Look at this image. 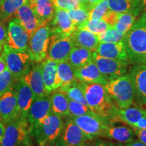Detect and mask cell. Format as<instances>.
Listing matches in <instances>:
<instances>
[{
    "label": "cell",
    "instance_id": "cell-1",
    "mask_svg": "<svg viewBox=\"0 0 146 146\" xmlns=\"http://www.w3.org/2000/svg\"><path fill=\"white\" fill-rule=\"evenodd\" d=\"M87 106L95 114L106 118L111 123L116 121L117 107L106 91L104 85L96 83H82Z\"/></svg>",
    "mask_w": 146,
    "mask_h": 146
},
{
    "label": "cell",
    "instance_id": "cell-2",
    "mask_svg": "<svg viewBox=\"0 0 146 146\" xmlns=\"http://www.w3.org/2000/svg\"><path fill=\"white\" fill-rule=\"evenodd\" d=\"M125 43L129 62L146 64V21L140 17L125 35Z\"/></svg>",
    "mask_w": 146,
    "mask_h": 146
},
{
    "label": "cell",
    "instance_id": "cell-3",
    "mask_svg": "<svg viewBox=\"0 0 146 146\" xmlns=\"http://www.w3.org/2000/svg\"><path fill=\"white\" fill-rule=\"evenodd\" d=\"M104 88L119 109L128 108L134 103V89L129 74L109 81Z\"/></svg>",
    "mask_w": 146,
    "mask_h": 146
},
{
    "label": "cell",
    "instance_id": "cell-4",
    "mask_svg": "<svg viewBox=\"0 0 146 146\" xmlns=\"http://www.w3.org/2000/svg\"><path fill=\"white\" fill-rule=\"evenodd\" d=\"M64 128L63 118L52 112L39 127L31 131V136L36 140L39 146H48L57 141Z\"/></svg>",
    "mask_w": 146,
    "mask_h": 146
},
{
    "label": "cell",
    "instance_id": "cell-5",
    "mask_svg": "<svg viewBox=\"0 0 146 146\" xmlns=\"http://www.w3.org/2000/svg\"><path fill=\"white\" fill-rule=\"evenodd\" d=\"M5 131L1 146H25L31 139L30 127L27 118L22 116L4 124Z\"/></svg>",
    "mask_w": 146,
    "mask_h": 146
},
{
    "label": "cell",
    "instance_id": "cell-6",
    "mask_svg": "<svg viewBox=\"0 0 146 146\" xmlns=\"http://www.w3.org/2000/svg\"><path fill=\"white\" fill-rule=\"evenodd\" d=\"M1 54L6 62L7 67L16 81L23 78L32 68L33 61L29 52L14 50L5 43Z\"/></svg>",
    "mask_w": 146,
    "mask_h": 146
},
{
    "label": "cell",
    "instance_id": "cell-7",
    "mask_svg": "<svg viewBox=\"0 0 146 146\" xmlns=\"http://www.w3.org/2000/svg\"><path fill=\"white\" fill-rule=\"evenodd\" d=\"M51 33L50 21H45L30 36L29 52L33 62H41L47 58Z\"/></svg>",
    "mask_w": 146,
    "mask_h": 146
},
{
    "label": "cell",
    "instance_id": "cell-8",
    "mask_svg": "<svg viewBox=\"0 0 146 146\" xmlns=\"http://www.w3.org/2000/svg\"><path fill=\"white\" fill-rule=\"evenodd\" d=\"M73 121L77 125L86 135L93 140L99 137H102L106 128L112 125L107 118L99 115L87 114L81 116H70Z\"/></svg>",
    "mask_w": 146,
    "mask_h": 146
},
{
    "label": "cell",
    "instance_id": "cell-9",
    "mask_svg": "<svg viewBox=\"0 0 146 146\" xmlns=\"http://www.w3.org/2000/svg\"><path fill=\"white\" fill-rule=\"evenodd\" d=\"M93 60L99 70L108 81H111L124 76L127 74L129 62L110 59L100 55L94 51Z\"/></svg>",
    "mask_w": 146,
    "mask_h": 146
},
{
    "label": "cell",
    "instance_id": "cell-10",
    "mask_svg": "<svg viewBox=\"0 0 146 146\" xmlns=\"http://www.w3.org/2000/svg\"><path fill=\"white\" fill-rule=\"evenodd\" d=\"M52 113V103L50 95L35 97L27 115L30 133L31 131L39 127L45 118Z\"/></svg>",
    "mask_w": 146,
    "mask_h": 146
},
{
    "label": "cell",
    "instance_id": "cell-11",
    "mask_svg": "<svg viewBox=\"0 0 146 146\" xmlns=\"http://www.w3.org/2000/svg\"><path fill=\"white\" fill-rule=\"evenodd\" d=\"M73 47L74 44L70 36L51 33L47 58L57 62L68 61Z\"/></svg>",
    "mask_w": 146,
    "mask_h": 146
},
{
    "label": "cell",
    "instance_id": "cell-12",
    "mask_svg": "<svg viewBox=\"0 0 146 146\" xmlns=\"http://www.w3.org/2000/svg\"><path fill=\"white\" fill-rule=\"evenodd\" d=\"M29 35L25 29L14 18L9 21L6 44L11 48L23 52H29Z\"/></svg>",
    "mask_w": 146,
    "mask_h": 146
},
{
    "label": "cell",
    "instance_id": "cell-13",
    "mask_svg": "<svg viewBox=\"0 0 146 146\" xmlns=\"http://www.w3.org/2000/svg\"><path fill=\"white\" fill-rule=\"evenodd\" d=\"M129 74L134 89L135 99L140 105H146V64H133Z\"/></svg>",
    "mask_w": 146,
    "mask_h": 146
},
{
    "label": "cell",
    "instance_id": "cell-14",
    "mask_svg": "<svg viewBox=\"0 0 146 146\" xmlns=\"http://www.w3.org/2000/svg\"><path fill=\"white\" fill-rule=\"evenodd\" d=\"M58 140L63 146H80L86 141H91L70 117L66 122L62 133Z\"/></svg>",
    "mask_w": 146,
    "mask_h": 146
},
{
    "label": "cell",
    "instance_id": "cell-15",
    "mask_svg": "<svg viewBox=\"0 0 146 146\" xmlns=\"http://www.w3.org/2000/svg\"><path fill=\"white\" fill-rule=\"evenodd\" d=\"M14 91L17 98L19 116L24 118H27L29 111L35 96L30 87L23 81V78L16 81L14 85Z\"/></svg>",
    "mask_w": 146,
    "mask_h": 146
},
{
    "label": "cell",
    "instance_id": "cell-16",
    "mask_svg": "<svg viewBox=\"0 0 146 146\" xmlns=\"http://www.w3.org/2000/svg\"><path fill=\"white\" fill-rule=\"evenodd\" d=\"M52 33L70 36L76 29V27L69 16L68 12L62 9L56 8L54 17L50 21Z\"/></svg>",
    "mask_w": 146,
    "mask_h": 146
},
{
    "label": "cell",
    "instance_id": "cell-17",
    "mask_svg": "<svg viewBox=\"0 0 146 146\" xmlns=\"http://www.w3.org/2000/svg\"><path fill=\"white\" fill-rule=\"evenodd\" d=\"M40 63L45 89L48 94H51L62 86V81L58 74V62L46 58Z\"/></svg>",
    "mask_w": 146,
    "mask_h": 146
},
{
    "label": "cell",
    "instance_id": "cell-18",
    "mask_svg": "<svg viewBox=\"0 0 146 146\" xmlns=\"http://www.w3.org/2000/svg\"><path fill=\"white\" fill-rule=\"evenodd\" d=\"M13 16L25 29L29 37L43 23L35 15L28 2L18 8Z\"/></svg>",
    "mask_w": 146,
    "mask_h": 146
},
{
    "label": "cell",
    "instance_id": "cell-19",
    "mask_svg": "<svg viewBox=\"0 0 146 146\" xmlns=\"http://www.w3.org/2000/svg\"><path fill=\"white\" fill-rule=\"evenodd\" d=\"M17 98L13 89L0 97V119L3 124L18 117Z\"/></svg>",
    "mask_w": 146,
    "mask_h": 146
},
{
    "label": "cell",
    "instance_id": "cell-20",
    "mask_svg": "<svg viewBox=\"0 0 146 146\" xmlns=\"http://www.w3.org/2000/svg\"><path fill=\"white\" fill-rule=\"evenodd\" d=\"M74 74L76 79L82 83H96L104 86L108 83L94 60L83 67L74 69Z\"/></svg>",
    "mask_w": 146,
    "mask_h": 146
},
{
    "label": "cell",
    "instance_id": "cell-21",
    "mask_svg": "<svg viewBox=\"0 0 146 146\" xmlns=\"http://www.w3.org/2000/svg\"><path fill=\"white\" fill-rule=\"evenodd\" d=\"M94 51L103 57L129 62L123 41L116 43H99Z\"/></svg>",
    "mask_w": 146,
    "mask_h": 146
},
{
    "label": "cell",
    "instance_id": "cell-22",
    "mask_svg": "<svg viewBox=\"0 0 146 146\" xmlns=\"http://www.w3.org/2000/svg\"><path fill=\"white\" fill-rule=\"evenodd\" d=\"M23 81L30 87L35 97H42L50 95L45 89L41 72V63L33 64L31 70L24 76Z\"/></svg>",
    "mask_w": 146,
    "mask_h": 146
},
{
    "label": "cell",
    "instance_id": "cell-23",
    "mask_svg": "<svg viewBox=\"0 0 146 146\" xmlns=\"http://www.w3.org/2000/svg\"><path fill=\"white\" fill-rule=\"evenodd\" d=\"M74 46L84 47L94 51L100 41L98 35L84 29H77L70 36Z\"/></svg>",
    "mask_w": 146,
    "mask_h": 146
},
{
    "label": "cell",
    "instance_id": "cell-24",
    "mask_svg": "<svg viewBox=\"0 0 146 146\" xmlns=\"http://www.w3.org/2000/svg\"><path fill=\"white\" fill-rule=\"evenodd\" d=\"M135 136V133L133 129L123 126L114 127L112 125H110L106 128L103 135V137L125 144L134 141Z\"/></svg>",
    "mask_w": 146,
    "mask_h": 146
},
{
    "label": "cell",
    "instance_id": "cell-25",
    "mask_svg": "<svg viewBox=\"0 0 146 146\" xmlns=\"http://www.w3.org/2000/svg\"><path fill=\"white\" fill-rule=\"evenodd\" d=\"M109 10L137 16L142 9V0H108Z\"/></svg>",
    "mask_w": 146,
    "mask_h": 146
},
{
    "label": "cell",
    "instance_id": "cell-26",
    "mask_svg": "<svg viewBox=\"0 0 146 146\" xmlns=\"http://www.w3.org/2000/svg\"><path fill=\"white\" fill-rule=\"evenodd\" d=\"M28 3L42 22L50 21L54 17L56 10L52 0H28Z\"/></svg>",
    "mask_w": 146,
    "mask_h": 146
},
{
    "label": "cell",
    "instance_id": "cell-27",
    "mask_svg": "<svg viewBox=\"0 0 146 146\" xmlns=\"http://www.w3.org/2000/svg\"><path fill=\"white\" fill-rule=\"evenodd\" d=\"M94 51L84 47L74 46L68 57V62L74 69L81 68L93 61Z\"/></svg>",
    "mask_w": 146,
    "mask_h": 146
},
{
    "label": "cell",
    "instance_id": "cell-28",
    "mask_svg": "<svg viewBox=\"0 0 146 146\" xmlns=\"http://www.w3.org/2000/svg\"><path fill=\"white\" fill-rule=\"evenodd\" d=\"M145 117V112L141 108H128L126 109L118 108L116 113V121L123 122L132 128L141 118Z\"/></svg>",
    "mask_w": 146,
    "mask_h": 146
},
{
    "label": "cell",
    "instance_id": "cell-29",
    "mask_svg": "<svg viewBox=\"0 0 146 146\" xmlns=\"http://www.w3.org/2000/svg\"><path fill=\"white\" fill-rule=\"evenodd\" d=\"M52 112L62 118L70 117L68 99L64 93L57 89L50 96Z\"/></svg>",
    "mask_w": 146,
    "mask_h": 146
},
{
    "label": "cell",
    "instance_id": "cell-30",
    "mask_svg": "<svg viewBox=\"0 0 146 146\" xmlns=\"http://www.w3.org/2000/svg\"><path fill=\"white\" fill-rule=\"evenodd\" d=\"M57 70L58 74L62 81V86L58 89L60 91L64 90L77 80L74 74V68L68 61L58 62Z\"/></svg>",
    "mask_w": 146,
    "mask_h": 146
},
{
    "label": "cell",
    "instance_id": "cell-31",
    "mask_svg": "<svg viewBox=\"0 0 146 146\" xmlns=\"http://www.w3.org/2000/svg\"><path fill=\"white\" fill-rule=\"evenodd\" d=\"M28 2V0H4L0 5V19L9 21L18 8Z\"/></svg>",
    "mask_w": 146,
    "mask_h": 146
},
{
    "label": "cell",
    "instance_id": "cell-32",
    "mask_svg": "<svg viewBox=\"0 0 146 146\" xmlns=\"http://www.w3.org/2000/svg\"><path fill=\"white\" fill-rule=\"evenodd\" d=\"M61 91L64 93L68 100L78 102L88 106L86 100H85V95H84L82 84L78 80H76L70 85Z\"/></svg>",
    "mask_w": 146,
    "mask_h": 146
},
{
    "label": "cell",
    "instance_id": "cell-33",
    "mask_svg": "<svg viewBox=\"0 0 146 146\" xmlns=\"http://www.w3.org/2000/svg\"><path fill=\"white\" fill-rule=\"evenodd\" d=\"M135 18L136 16L132 14L118 12L117 21L114 28L116 29L120 32L126 34L135 22Z\"/></svg>",
    "mask_w": 146,
    "mask_h": 146
},
{
    "label": "cell",
    "instance_id": "cell-34",
    "mask_svg": "<svg viewBox=\"0 0 146 146\" xmlns=\"http://www.w3.org/2000/svg\"><path fill=\"white\" fill-rule=\"evenodd\" d=\"M125 35L114 27H110L98 36L100 43H116L123 41Z\"/></svg>",
    "mask_w": 146,
    "mask_h": 146
},
{
    "label": "cell",
    "instance_id": "cell-35",
    "mask_svg": "<svg viewBox=\"0 0 146 146\" xmlns=\"http://www.w3.org/2000/svg\"><path fill=\"white\" fill-rule=\"evenodd\" d=\"M16 79L7 68L0 73V97L14 89Z\"/></svg>",
    "mask_w": 146,
    "mask_h": 146
},
{
    "label": "cell",
    "instance_id": "cell-36",
    "mask_svg": "<svg viewBox=\"0 0 146 146\" xmlns=\"http://www.w3.org/2000/svg\"><path fill=\"white\" fill-rule=\"evenodd\" d=\"M110 27H112L110 26L108 24H107L103 20H100V21L88 20L85 23L78 27L77 29H84V30H87L96 35H99Z\"/></svg>",
    "mask_w": 146,
    "mask_h": 146
},
{
    "label": "cell",
    "instance_id": "cell-37",
    "mask_svg": "<svg viewBox=\"0 0 146 146\" xmlns=\"http://www.w3.org/2000/svg\"><path fill=\"white\" fill-rule=\"evenodd\" d=\"M68 12L71 20L74 25L76 27V28L81 25L82 24L85 23L87 21H88L89 18L90 10L86 8H84V7L73 9V10H68Z\"/></svg>",
    "mask_w": 146,
    "mask_h": 146
},
{
    "label": "cell",
    "instance_id": "cell-38",
    "mask_svg": "<svg viewBox=\"0 0 146 146\" xmlns=\"http://www.w3.org/2000/svg\"><path fill=\"white\" fill-rule=\"evenodd\" d=\"M68 109L69 112H70V117L95 114L87 106L70 100H68Z\"/></svg>",
    "mask_w": 146,
    "mask_h": 146
},
{
    "label": "cell",
    "instance_id": "cell-39",
    "mask_svg": "<svg viewBox=\"0 0 146 146\" xmlns=\"http://www.w3.org/2000/svg\"><path fill=\"white\" fill-rule=\"evenodd\" d=\"M108 10L109 5L108 0H103L91 10V12H89V20H92V21L102 20Z\"/></svg>",
    "mask_w": 146,
    "mask_h": 146
},
{
    "label": "cell",
    "instance_id": "cell-40",
    "mask_svg": "<svg viewBox=\"0 0 146 146\" xmlns=\"http://www.w3.org/2000/svg\"><path fill=\"white\" fill-rule=\"evenodd\" d=\"M55 8L67 11L83 7L78 0H52Z\"/></svg>",
    "mask_w": 146,
    "mask_h": 146
},
{
    "label": "cell",
    "instance_id": "cell-41",
    "mask_svg": "<svg viewBox=\"0 0 146 146\" xmlns=\"http://www.w3.org/2000/svg\"><path fill=\"white\" fill-rule=\"evenodd\" d=\"M7 34H8V28L5 25V22L0 19V46L4 44L6 41Z\"/></svg>",
    "mask_w": 146,
    "mask_h": 146
},
{
    "label": "cell",
    "instance_id": "cell-42",
    "mask_svg": "<svg viewBox=\"0 0 146 146\" xmlns=\"http://www.w3.org/2000/svg\"><path fill=\"white\" fill-rule=\"evenodd\" d=\"M132 129L135 133V135L137 137L139 141L146 145V129H135V128H132Z\"/></svg>",
    "mask_w": 146,
    "mask_h": 146
},
{
    "label": "cell",
    "instance_id": "cell-43",
    "mask_svg": "<svg viewBox=\"0 0 146 146\" xmlns=\"http://www.w3.org/2000/svg\"><path fill=\"white\" fill-rule=\"evenodd\" d=\"M94 146H116L112 141L106 140L98 139L94 142Z\"/></svg>",
    "mask_w": 146,
    "mask_h": 146
},
{
    "label": "cell",
    "instance_id": "cell-44",
    "mask_svg": "<svg viewBox=\"0 0 146 146\" xmlns=\"http://www.w3.org/2000/svg\"><path fill=\"white\" fill-rule=\"evenodd\" d=\"M132 128L146 129V117H143L141 119L139 120L137 123H135V125L133 126V127Z\"/></svg>",
    "mask_w": 146,
    "mask_h": 146
},
{
    "label": "cell",
    "instance_id": "cell-45",
    "mask_svg": "<svg viewBox=\"0 0 146 146\" xmlns=\"http://www.w3.org/2000/svg\"><path fill=\"white\" fill-rule=\"evenodd\" d=\"M125 145L126 146H146L145 144H144L141 142L139 140H134L132 142H130V143H125Z\"/></svg>",
    "mask_w": 146,
    "mask_h": 146
},
{
    "label": "cell",
    "instance_id": "cell-46",
    "mask_svg": "<svg viewBox=\"0 0 146 146\" xmlns=\"http://www.w3.org/2000/svg\"><path fill=\"white\" fill-rule=\"evenodd\" d=\"M142 14L141 17L146 21V0H142V9H141Z\"/></svg>",
    "mask_w": 146,
    "mask_h": 146
},
{
    "label": "cell",
    "instance_id": "cell-47",
    "mask_svg": "<svg viewBox=\"0 0 146 146\" xmlns=\"http://www.w3.org/2000/svg\"><path fill=\"white\" fill-rule=\"evenodd\" d=\"M102 1H103V0H89V5H90L91 10H92V9L94 8L95 6H96V5H98V3H100ZM90 12H91V11H90Z\"/></svg>",
    "mask_w": 146,
    "mask_h": 146
},
{
    "label": "cell",
    "instance_id": "cell-48",
    "mask_svg": "<svg viewBox=\"0 0 146 146\" xmlns=\"http://www.w3.org/2000/svg\"><path fill=\"white\" fill-rule=\"evenodd\" d=\"M4 131H5V127H4V124L3 123V122L1 121V120L0 119V142H1V139H2L3 134H4Z\"/></svg>",
    "mask_w": 146,
    "mask_h": 146
},
{
    "label": "cell",
    "instance_id": "cell-49",
    "mask_svg": "<svg viewBox=\"0 0 146 146\" xmlns=\"http://www.w3.org/2000/svg\"><path fill=\"white\" fill-rule=\"evenodd\" d=\"M78 1L81 3L82 6L84 7V8H86L87 9H89V10L91 11L89 0H78Z\"/></svg>",
    "mask_w": 146,
    "mask_h": 146
},
{
    "label": "cell",
    "instance_id": "cell-50",
    "mask_svg": "<svg viewBox=\"0 0 146 146\" xmlns=\"http://www.w3.org/2000/svg\"><path fill=\"white\" fill-rule=\"evenodd\" d=\"M48 146H63V145H62V143H60V142L58 141V140H57V141H55L54 143L50 144V145H48Z\"/></svg>",
    "mask_w": 146,
    "mask_h": 146
},
{
    "label": "cell",
    "instance_id": "cell-51",
    "mask_svg": "<svg viewBox=\"0 0 146 146\" xmlns=\"http://www.w3.org/2000/svg\"><path fill=\"white\" fill-rule=\"evenodd\" d=\"M80 146H94V143H89V142L86 141Z\"/></svg>",
    "mask_w": 146,
    "mask_h": 146
},
{
    "label": "cell",
    "instance_id": "cell-52",
    "mask_svg": "<svg viewBox=\"0 0 146 146\" xmlns=\"http://www.w3.org/2000/svg\"><path fill=\"white\" fill-rule=\"evenodd\" d=\"M25 146H35V145L32 143L31 141V139H30L28 142H27V143H26V145H25Z\"/></svg>",
    "mask_w": 146,
    "mask_h": 146
},
{
    "label": "cell",
    "instance_id": "cell-53",
    "mask_svg": "<svg viewBox=\"0 0 146 146\" xmlns=\"http://www.w3.org/2000/svg\"><path fill=\"white\" fill-rule=\"evenodd\" d=\"M116 146H126V145H124L123 143H120V142H118V143L116 144Z\"/></svg>",
    "mask_w": 146,
    "mask_h": 146
},
{
    "label": "cell",
    "instance_id": "cell-54",
    "mask_svg": "<svg viewBox=\"0 0 146 146\" xmlns=\"http://www.w3.org/2000/svg\"><path fill=\"white\" fill-rule=\"evenodd\" d=\"M144 110V112H145V117H146V108H143Z\"/></svg>",
    "mask_w": 146,
    "mask_h": 146
},
{
    "label": "cell",
    "instance_id": "cell-55",
    "mask_svg": "<svg viewBox=\"0 0 146 146\" xmlns=\"http://www.w3.org/2000/svg\"><path fill=\"white\" fill-rule=\"evenodd\" d=\"M3 1H4V0H0V5L1 4V3H2Z\"/></svg>",
    "mask_w": 146,
    "mask_h": 146
},
{
    "label": "cell",
    "instance_id": "cell-56",
    "mask_svg": "<svg viewBox=\"0 0 146 146\" xmlns=\"http://www.w3.org/2000/svg\"><path fill=\"white\" fill-rule=\"evenodd\" d=\"M0 146H1V145H0Z\"/></svg>",
    "mask_w": 146,
    "mask_h": 146
}]
</instances>
